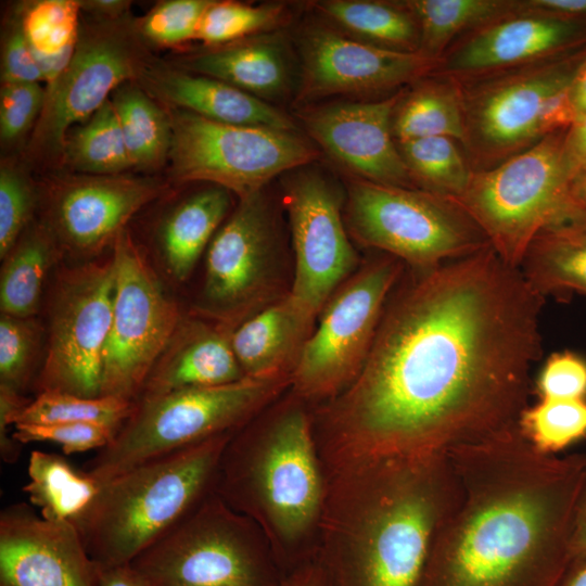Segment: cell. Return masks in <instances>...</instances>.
Wrapping results in <instances>:
<instances>
[{
    "instance_id": "1",
    "label": "cell",
    "mask_w": 586,
    "mask_h": 586,
    "mask_svg": "<svg viewBox=\"0 0 586 586\" xmlns=\"http://www.w3.org/2000/svg\"><path fill=\"white\" fill-rule=\"evenodd\" d=\"M413 272L357 378L320 411L327 462L448 451L528 406L545 297L492 246Z\"/></svg>"
},
{
    "instance_id": "2",
    "label": "cell",
    "mask_w": 586,
    "mask_h": 586,
    "mask_svg": "<svg viewBox=\"0 0 586 586\" xmlns=\"http://www.w3.org/2000/svg\"><path fill=\"white\" fill-rule=\"evenodd\" d=\"M459 494L419 586H550L572 561L586 454L538 453L515 425L447 451Z\"/></svg>"
},
{
    "instance_id": "3",
    "label": "cell",
    "mask_w": 586,
    "mask_h": 586,
    "mask_svg": "<svg viewBox=\"0 0 586 586\" xmlns=\"http://www.w3.org/2000/svg\"><path fill=\"white\" fill-rule=\"evenodd\" d=\"M317 557L330 586H419L459 494L447 451L328 463Z\"/></svg>"
},
{
    "instance_id": "4",
    "label": "cell",
    "mask_w": 586,
    "mask_h": 586,
    "mask_svg": "<svg viewBox=\"0 0 586 586\" xmlns=\"http://www.w3.org/2000/svg\"><path fill=\"white\" fill-rule=\"evenodd\" d=\"M235 432L131 468L104 483L75 523L101 568L130 563L215 491L219 463Z\"/></svg>"
},
{
    "instance_id": "5",
    "label": "cell",
    "mask_w": 586,
    "mask_h": 586,
    "mask_svg": "<svg viewBox=\"0 0 586 586\" xmlns=\"http://www.w3.org/2000/svg\"><path fill=\"white\" fill-rule=\"evenodd\" d=\"M233 434L222 454L215 492L254 518L277 543L300 544L319 526L326 481L309 416L288 407L260 432Z\"/></svg>"
},
{
    "instance_id": "6",
    "label": "cell",
    "mask_w": 586,
    "mask_h": 586,
    "mask_svg": "<svg viewBox=\"0 0 586 586\" xmlns=\"http://www.w3.org/2000/svg\"><path fill=\"white\" fill-rule=\"evenodd\" d=\"M292 383V374L244 377L135 402L112 442L86 463L100 483L146 461L237 432Z\"/></svg>"
},
{
    "instance_id": "7",
    "label": "cell",
    "mask_w": 586,
    "mask_h": 586,
    "mask_svg": "<svg viewBox=\"0 0 586 586\" xmlns=\"http://www.w3.org/2000/svg\"><path fill=\"white\" fill-rule=\"evenodd\" d=\"M564 131L548 135L498 165L474 171L457 199L486 234L496 254L519 268L534 237L575 206L576 175Z\"/></svg>"
},
{
    "instance_id": "8",
    "label": "cell",
    "mask_w": 586,
    "mask_h": 586,
    "mask_svg": "<svg viewBox=\"0 0 586 586\" xmlns=\"http://www.w3.org/2000/svg\"><path fill=\"white\" fill-rule=\"evenodd\" d=\"M345 219L358 243L396 257L413 271L491 246L459 202L416 188L354 178L347 186Z\"/></svg>"
},
{
    "instance_id": "9",
    "label": "cell",
    "mask_w": 586,
    "mask_h": 586,
    "mask_svg": "<svg viewBox=\"0 0 586 586\" xmlns=\"http://www.w3.org/2000/svg\"><path fill=\"white\" fill-rule=\"evenodd\" d=\"M130 564L152 586H281L254 521L215 491Z\"/></svg>"
},
{
    "instance_id": "10",
    "label": "cell",
    "mask_w": 586,
    "mask_h": 586,
    "mask_svg": "<svg viewBox=\"0 0 586 586\" xmlns=\"http://www.w3.org/2000/svg\"><path fill=\"white\" fill-rule=\"evenodd\" d=\"M586 50L457 80L466 127L464 151L474 171L492 168L540 139L547 100L570 84Z\"/></svg>"
},
{
    "instance_id": "11",
    "label": "cell",
    "mask_w": 586,
    "mask_h": 586,
    "mask_svg": "<svg viewBox=\"0 0 586 586\" xmlns=\"http://www.w3.org/2000/svg\"><path fill=\"white\" fill-rule=\"evenodd\" d=\"M404 266L387 254L374 258L331 295L292 373L296 396L330 400L357 378Z\"/></svg>"
},
{
    "instance_id": "12",
    "label": "cell",
    "mask_w": 586,
    "mask_h": 586,
    "mask_svg": "<svg viewBox=\"0 0 586 586\" xmlns=\"http://www.w3.org/2000/svg\"><path fill=\"white\" fill-rule=\"evenodd\" d=\"M170 123L168 157L174 177L184 182H209L240 200L318 156L291 130L222 124L178 109L170 114Z\"/></svg>"
},
{
    "instance_id": "13",
    "label": "cell",
    "mask_w": 586,
    "mask_h": 586,
    "mask_svg": "<svg viewBox=\"0 0 586 586\" xmlns=\"http://www.w3.org/2000/svg\"><path fill=\"white\" fill-rule=\"evenodd\" d=\"M112 321L102 355L101 396L135 403L180 324V313L123 230L113 244Z\"/></svg>"
},
{
    "instance_id": "14",
    "label": "cell",
    "mask_w": 586,
    "mask_h": 586,
    "mask_svg": "<svg viewBox=\"0 0 586 586\" xmlns=\"http://www.w3.org/2000/svg\"><path fill=\"white\" fill-rule=\"evenodd\" d=\"M113 259L63 270L54 286L46 357L35 386L101 396L102 355L112 321Z\"/></svg>"
},
{
    "instance_id": "15",
    "label": "cell",
    "mask_w": 586,
    "mask_h": 586,
    "mask_svg": "<svg viewBox=\"0 0 586 586\" xmlns=\"http://www.w3.org/2000/svg\"><path fill=\"white\" fill-rule=\"evenodd\" d=\"M275 221L263 191L241 199L207 246L199 310L234 330L284 294Z\"/></svg>"
},
{
    "instance_id": "16",
    "label": "cell",
    "mask_w": 586,
    "mask_h": 586,
    "mask_svg": "<svg viewBox=\"0 0 586 586\" xmlns=\"http://www.w3.org/2000/svg\"><path fill=\"white\" fill-rule=\"evenodd\" d=\"M295 252L290 296L317 317L356 270L357 254L346 234L337 189L315 170H301L283 198Z\"/></svg>"
},
{
    "instance_id": "17",
    "label": "cell",
    "mask_w": 586,
    "mask_h": 586,
    "mask_svg": "<svg viewBox=\"0 0 586 586\" xmlns=\"http://www.w3.org/2000/svg\"><path fill=\"white\" fill-rule=\"evenodd\" d=\"M300 50L302 100L388 91L435 73L442 62L353 39L323 25L303 31Z\"/></svg>"
},
{
    "instance_id": "18",
    "label": "cell",
    "mask_w": 586,
    "mask_h": 586,
    "mask_svg": "<svg viewBox=\"0 0 586 586\" xmlns=\"http://www.w3.org/2000/svg\"><path fill=\"white\" fill-rule=\"evenodd\" d=\"M138 68L132 44L119 31L101 29L79 37L65 71L44 89L34 145L43 152L62 151L69 130L90 118Z\"/></svg>"
},
{
    "instance_id": "19",
    "label": "cell",
    "mask_w": 586,
    "mask_h": 586,
    "mask_svg": "<svg viewBox=\"0 0 586 586\" xmlns=\"http://www.w3.org/2000/svg\"><path fill=\"white\" fill-rule=\"evenodd\" d=\"M586 42V18L521 8L457 39L436 74L457 80L533 63Z\"/></svg>"
},
{
    "instance_id": "20",
    "label": "cell",
    "mask_w": 586,
    "mask_h": 586,
    "mask_svg": "<svg viewBox=\"0 0 586 586\" xmlns=\"http://www.w3.org/2000/svg\"><path fill=\"white\" fill-rule=\"evenodd\" d=\"M0 586H101L100 568L74 523L18 502L0 514Z\"/></svg>"
},
{
    "instance_id": "21",
    "label": "cell",
    "mask_w": 586,
    "mask_h": 586,
    "mask_svg": "<svg viewBox=\"0 0 586 586\" xmlns=\"http://www.w3.org/2000/svg\"><path fill=\"white\" fill-rule=\"evenodd\" d=\"M403 91L378 101L337 103L315 110L304 116L306 128L356 178L416 188L392 130L393 114Z\"/></svg>"
},
{
    "instance_id": "22",
    "label": "cell",
    "mask_w": 586,
    "mask_h": 586,
    "mask_svg": "<svg viewBox=\"0 0 586 586\" xmlns=\"http://www.w3.org/2000/svg\"><path fill=\"white\" fill-rule=\"evenodd\" d=\"M160 191V183L148 178L85 175L54 193L53 227L72 252L98 253L114 244L127 221Z\"/></svg>"
},
{
    "instance_id": "23",
    "label": "cell",
    "mask_w": 586,
    "mask_h": 586,
    "mask_svg": "<svg viewBox=\"0 0 586 586\" xmlns=\"http://www.w3.org/2000/svg\"><path fill=\"white\" fill-rule=\"evenodd\" d=\"M231 333L220 324L214 327L196 320L180 323L138 399L183 388L224 385L244 378L232 349Z\"/></svg>"
},
{
    "instance_id": "24",
    "label": "cell",
    "mask_w": 586,
    "mask_h": 586,
    "mask_svg": "<svg viewBox=\"0 0 586 586\" xmlns=\"http://www.w3.org/2000/svg\"><path fill=\"white\" fill-rule=\"evenodd\" d=\"M316 318L286 292L240 323L231 345L244 377L292 374Z\"/></svg>"
},
{
    "instance_id": "25",
    "label": "cell",
    "mask_w": 586,
    "mask_h": 586,
    "mask_svg": "<svg viewBox=\"0 0 586 586\" xmlns=\"http://www.w3.org/2000/svg\"><path fill=\"white\" fill-rule=\"evenodd\" d=\"M149 81L154 92L174 109L213 122L296 129L285 114L263 99L209 76L180 69H156L149 74Z\"/></svg>"
},
{
    "instance_id": "26",
    "label": "cell",
    "mask_w": 586,
    "mask_h": 586,
    "mask_svg": "<svg viewBox=\"0 0 586 586\" xmlns=\"http://www.w3.org/2000/svg\"><path fill=\"white\" fill-rule=\"evenodd\" d=\"M519 269L545 297L586 295V211L575 206L543 228L527 246Z\"/></svg>"
},
{
    "instance_id": "27",
    "label": "cell",
    "mask_w": 586,
    "mask_h": 586,
    "mask_svg": "<svg viewBox=\"0 0 586 586\" xmlns=\"http://www.w3.org/2000/svg\"><path fill=\"white\" fill-rule=\"evenodd\" d=\"M183 64L188 72L222 80L260 99L281 94L290 81L283 42L275 35L222 46Z\"/></svg>"
},
{
    "instance_id": "28",
    "label": "cell",
    "mask_w": 586,
    "mask_h": 586,
    "mask_svg": "<svg viewBox=\"0 0 586 586\" xmlns=\"http://www.w3.org/2000/svg\"><path fill=\"white\" fill-rule=\"evenodd\" d=\"M229 204V191L213 186L183 200L164 219L160 230L161 251L175 280L184 281L190 276L218 231Z\"/></svg>"
},
{
    "instance_id": "29",
    "label": "cell",
    "mask_w": 586,
    "mask_h": 586,
    "mask_svg": "<svg viewBox=\"0 0 586 586\" xmlns=\"http://www.w3.org/2000/svg\"><path fill=\"white\" fill-rule=\"evenodd\" d=\"M404 91L393 114L396 142L443 136L455 139L464 149L461 92L455 78L433 73Z\"/></svg>"
},
{
    "instance_id": "30",
    "label": "cell",
    "mask_w": 586,
    "mask_h": 586,
    "mask_svg": "<svg viewBox=\"0 0 586 586\" xmlns=\"http://www.w3.org/2000/svg\"><path fill=\"white\" fill-rule=\"evenodd\" d=\"M23 487L29 502L49 521L76 523L94 501L101 483L87 470L74 468L62 456L31 451Z\"/></svg>"
},
{
    "instance_id": "31",
    "label": "cell",
    "mask_w": 586,
    "mask_h": 586,
    "mask_svg": "<svg viewBox=\"0 0 586 586\" xmlns=\"http://www.w3.org/2000/svg\"><path fill=\"white\" fill-rule=\"evenodd\" d=\"M420 30L419 53L442 59L460 37L521 8L510 0H405Z\"/></svg>"
},
{
    "instance_id": "32",
    "label": "cell",
    "mask_w": 586,
    "mask_h": 586,
    "mask_svg": "<svg viewBox=\"0 0 586 586\" xmlns=\"http://www.w3.org/2000/svg\"><path fill=\"white\" fill-rule=\"evenodd\" d=\"M55 256L53 237L43 227H35L18 239L1 267V314L22 318L35 316Z\"/></svg>"
},
{
    "instance_id": "33",
    "label": "cell",
    "mask_w": 586,
    "mask_h": 586,
    "mask_svg": "<svg viewBox=\"0 0 586 586\" xmlns=\"http://www.w3.org/2000/svg\"><path fill=\"white\" fill-rule=\"evenodd\" d=\"M316 8L366 42L402 52H419L416 17L400 1L328 0Z\"/></svg>"
},
{
    "instance_id": "34",
    "label": "cell",
    "mask_w": 586,
    "mask_h": 586,
    "mask_svg": "<svg viewBox=\"0 0 586 586\" xmlns=\"http://www.w3.org/2000/svg\"><path fill=\"white\" fill-rule=\"evenodd\" d=\"M459 144L443 136L397 142L416 188L454 200L464 193L474 174Z\"/></svg>"
},
{
    "instance_id": "35",
    "label": "cell",
    "mask_w": 586,
    "mask_h": 586,
    "mask_svg": "<svg viewBox=\"0 0 586 586\" xmlns=\"http://www.w3.org/2000/svg\"><path fill=\"white\" fill-rule=\"evenodd\" d=\"M62 151L74 170L88 176L120 175L132 166L111 100L69 130Z\"/></svg>"
},
{
    "instance_id": "36",
    "label": "cell",
    "mask_w": 586,
    "mask_h": 586,
    "mask_svg": "<svg viewBox=\"0 0 586 586\" xmlns=\"http://www.w3.org/2000/svg\"><path fill=\"white\" fill-rule=\"evenodd\" d=\"M111 101L132 166L153 167L168 157L171 140L169 115L131 85L118 87Z\"/></svg>"
},
{
    "instance_id": "37",
    "label": "cell",
    "mask_w": 586,
    "mask_h": 586,
    "mask_svg": "<svg viewBox=\"0 0 586 586\" xmlns=\"http://www.w3.org/2000/svg\"><path fill=\"white\" fill-rule=\"evenodd\" d=\"M135 403L111 397H80L62 392L46 391L37 394L15 418L17 423H95L116 433L130 417Z\"/></svg>"
},
{
    "instance_id": "38",
    "label": "cell",
    "mask_w": 586,
    "mask_h": 586,
    "mask_svg": "<svg viewBox=\"0 0 586 586\" xmlns=\"http://www.w3.org/2000/svg\"><path fill=\"white\" fill-rule=\"evenodd\" d=\"M518 426L534 449L556 456L586 438V399L540 398L523 410Z\"/></svg>"
},
{
    "instance_id": "39",
    "label": "cell",
    "mask_w": 586,
    "mask_h": 586,
    "mask_svg": "<svg viewBox=\"0 0 586 586\" xmlns=\"http://www.w3.org/2000/svg\"><path fill=\"white\" fill-rule=\"evenodd\" d=\"M284 16L278 3L252 5L234 1H213L204 13L195 40L207 46L231 44L263 30H270Z\"/></svg>"
},
{
    "instance_id": "40",
    "label": "cell",
    "mask_w": 586,
    "mask_h": 586,
    "mask_svg": "<svg viewBox=\"0 0 586 586\" xmlns=\"http://www.w3.org/2000/svg\"><path fill=\"white\" fill-rule=\"evenodd\" d=\"M81 5L74 0H40L27 5L20 26L33 50L55 55L73 49L79 38Z\"/></svg>"
},
{
    "instance_id": "41",
    "label": "cell",
    "mask_w": 586,
    "mask_h": 586,
    "mask_svg": "<svg viewBox=\"0 0 586 586\" xmlns=\"http://www.w3.org/2000/svg\"><path fill=\"white\" fill-rule=\"evenodd\" d=\"M40 336L34 317L1 314L0 387L22 395L27 390L35 371Z\"/></svg>"
},
{
    "instance_id": "42",
    "label": "cell",
    "mask_w": 586,
    "mask_h": 586,
    "mask_svg": "<svg viewBox=\"0 0 586 586\" xmlns=\"http://www.w3.org/2000/svg\"><path fill=\"white\" fill-rule=\"evenodd\" d=\"M212 0H168L156 5L140 24V33L158 46L195 39L201 20Z\"/></svg>"
},
{
    "instance_id": "43",
    "label": "cell",
    "mask_w": 586,
    "mask_h": 586,
    "mask_svg": "<svg viewBox=\"0 0 586 586\" xmlns=\"http://www.w3.org/2000/svg\"><path fill=\"white\" fill-rule=\"evenodd\" d=\"M116 432L95 423H17L12 436L21 444L52 442L62 446L66 455L102 449L114 438Z\"/></svg>"
},
{
    "instance_id": "44",
    "label": "cell",
    "mask_w": 586,
    "mask_h": 586,
    "mask_svg": "<svg viewBox=\"0 0 586 586\" xmlns=\"http://www.w3.org/2000/svg\"><path fill=\"white\" fill-rule=\"evenodd\" d=\"M35 202L33 188L17 170H0V257L4 259L22 237Z\"/></svg>"
},
{
    "instance_id": "45",
    "label": "cell",
    "mask_w": 586,
    "mask_h": 586,
    "mask_svg": "<svg viewBox=\"0 0 586 586\" xmlns=\"http://www.w3.org/2000/svg\"><path fill=\"white\" fill-rule=\"evenodd\" d=\"M46 90L39 82L2 84L0 92V136L13 141L23 135L42 111Z\"/></svg>"
},
{
    "instance_id": "46",
    "label": "cell",
    "mask_w": 586,
    "mask_h": 586,
    "mask_svg": "<svg viewBox=\"0 0 586 586\" xmlns=\"http://www.w3.org/2000/svg\"><path fill=\"white\" fill-rule=\"evenodd\" d=\"M535 390L539 399H586V360L572 352L552 354L539 372Z\"/></svg>"
},
{
    "instance_id": "47",
    "label": "cell",
    "mask_w": 586,
    "mask_h": 586,
    "mask_svg": "<svg viewBox=\"0 0 586 586\" xmlns=\"http://www.w3.org/2000/svg\"><path fill=\"white\" fill-rule=\"evenodd\" d=\"M1 80L2 84L43 81L35 51L21 26L14 27L5 38L2 49Z\"/></svg>"
},
{
    "instance_id": "48",
    "label": "cell",
    "mask_w": 586,
    "mask_h": 586,
    "mask_svg": "<svg viewBox=\"0 0 586 586\" xmlns=\"http://www.w3.org/2000/svg\"><path fill=\"white\" fill-rule=\"evenodd\" d=\"M281 586H330V583L324 568L316 555L295 566L283 578Z\"/></svg>"
},
{
    "instance_id": "49",
    "label": "cell",
    "mask_w": 586,
    "mask_h": 586,
    "mask_svg": "<svg viewBox=\"0 0 586 586\" xmlns=\"http://www.w3.org/2000/svg\"><path fill=\"white\" fill-rule=\"evenodd\" d=\"M571 557L572 560L586 557V464L574 509Z\"/></svg>"
},
{
    "instance_id": "50",
    "label": "cell",
    "mask_w": 586,
    "mask_h": 586,
    "mask_svg": "<svg viewBox=\"0 0 586 586\" xmlns=\"http://www.w3.org/2000/svg\"><path fill=\"white\" fill-rule=\"evenodd\" d=\"M565 151L574 170L586 167V112L577 115L565 133Z\"/></svg>"
},
{
    "instance_id": "51",
    "label": "cell",
    "mask_w": 586,
    "mask_h": 586,
    "mask_svg": "<svg viewBox=\"0 0 586 586\" xmlns=\"http://www.w3.org/2000/svg\"><path fill=\"white\" fill-rule=\"evenodd\" d=\"M99 568L101 586H152L130 563Z\"/></svg>"
},
{
    "instance_id": "52",
    "label": "cell",
    "mask_w": 586,
    "mask_h": 586,
    "mask_svg": "<svg viewBox=\"0 0 586 586\" xmlns=\"http://www.w3.org/2000/svg\"><path fill=\"white\" fill-rule=\"evenodd\" d=\"M531 9L574 18H586V0H526Z\"/></svg>"
},
{
    "instance_id": "53",
    "label": "cell",
    "mask_w": 586,
    "mask_h": 586,
    "mask_svg": "<svg viewBox=\"0 0 586 586\" xmlns=\"http://www.w3.org/2000/svg\"><path fill=\"white\" fill-rule=\"evenodd\" d=\"M572 97L577 115L586 112V56L577 68L572 81Z\"/></svg>"
},
{
    "instance_id": "54",
    "label": "cell",
    "mask_w": 586,
    "mask_h": 586,
    "mask_svg": "<svg viewBox=\"0 0 586 586\" xmlns=\"http://www.w3.org/2000/svg\"><path fill=\"white\" fill-rule=\"evenodd\" d=\"M559 586H586V557L571 561L560 578Z\"/></svg>"
},
{
    "instance_id": "55",
    "label": "cell",
    "mask_w": 586,
    "mask_h": 586,
    "mask_svg": "<svg viewBox=\"0 0 586 586\" xmlns=\"http://www.w3.org/2000/svg\"><path fill=\"white\" fill-rule=\"evenodd\" d=\"M572 199L577 207L586 211V167L579 169L573 179Z\"/></svg>"
},
{
    "instance_id": "56",
    "label": "cell",
    "mask_w": 586,
    "mask_h": 586,
    "mask_svg": "<svg viewBox=\"0 0 586 586\" xmlns=\"http://www.w3.org/2000/svg\"><path fill=\"white\" fill-rule=\"evenodd\" d=\"M88 5L95 9L98 12H118L123 7H125V2L123 1H111V0H98V1H90L87 2Z\"/></svg>"
}]
</instances>
